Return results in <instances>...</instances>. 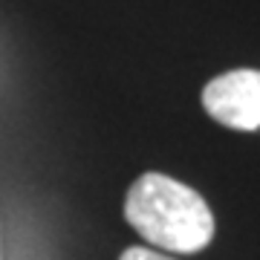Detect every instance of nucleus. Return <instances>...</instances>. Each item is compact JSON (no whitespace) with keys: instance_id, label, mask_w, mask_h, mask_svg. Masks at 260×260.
<instances>
[{"instance_id":"7ed1b4c3","label":"nucleus","mask_w":260,"mask_h":260,"mask_svg":"<svg viewBox=\"0 0 260 260\" xmlns=\"http://www.w3.org/2000/svg\"><path fill=\"white\" fill-rule=\"evenodd\" d=\"M119 260H177V257H168V254H162V251L142 249V246H130V249L121 251Z\"/></svg>"},{"instance_id":"f257e3e1","label":"nucleus","mask_w":260,"mask_h":260,"mask_svg":"<svg viewBox=\"0 0 260 260\" xmlns=\"http://www.w3.org/2000/svg\"><path fill=\"white\" fill-rule=\"evenodd\" d=\"M124 217L162 251L194 254L214 240V214L208 203L191 185L165 174H142L130 185Z\"/></svg>"},{"instance_id":"f03ea898","label":"nucleus","mask_w":260,"mask_h":260,"mask_svg":"<svg viewBox=\"0 0 260 260\" xmlns=\"http://www.w3.org/2000/svg\"><path fill=\"white\" fill-rule=\"evenodd\" d=\"M203 107L214 121L234 130L260 127V70H232L203 87Z\"/></svg>"}]
</instances>
